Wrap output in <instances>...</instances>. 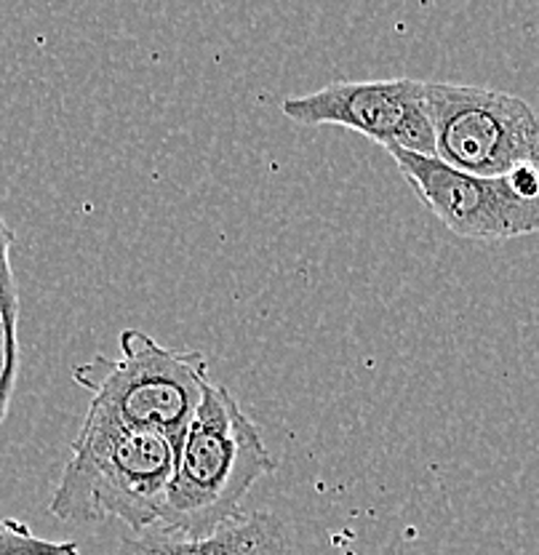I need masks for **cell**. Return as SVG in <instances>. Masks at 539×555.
<instances>
[{"mask_svg":"<svg viewBox=\"0 0 539 555\" xmlns=\"http://www.w3.org/2000/svg\"><path fill=\"white\" fill-rule=\"evenodd\" d=\"M292 531L270 511L238 516L206 537H177L150 529L124 537L113 555H292Z\"/></svg>","mask_w":539,"mask_h":555,"instance_id":"obj_7","label":"cell"},{"mask_svg":"<svg viewBox=\"0 0 539 555\" xmlns=\"http://www.w3.org/2000/svg\"><path fill=\"white\" fill-rule=\"evenodd\" d=\"M0 555H84L78 542L38 537L25 520L0 518Z\"/></svg>","mask_w":539,"mask_h":555,"instance_id":"obj_9","label":"cell"},{"mask_svg":"<svg viewBox=\"0 0 539 555\" xmlns=\"http://www.w3.org/2000/svg\"><path fill=\"white\" fill-rule=\"evenodd\" d=\"M436 158L475 177L539 166V115L529 102L486 86L425 83Z\"/></svg>","mask_w":539,"mask_h":555,"instance_id":"obj_4","label":"cell"},{"mask_svg":"<svg viewBox=\"0 0 539 555\" xmlns=\"http://www.w3.org/2000/svg\"><path fill=\"white\" fill-rule=\"evenodd\" d=\"M416 198L467 241H510L539 233V198H524L505 177H475L431 155L387 150Z\"/></svg>","mask_w":539,"mask_h":555,"instance_id":"obj_6","label":"cell"},{"mask_svg":"<svg viewBox=\"0 0 539 555\" xmlns=\"http://www.w3.org/2000/svg\"><path fill=\"white\" fill-rule=\"evenodd\" d=\"M283 115L299 126H339L369 137L385 150H409L436 158L425 83L411 78L334 83L303 96H288Z\"/></svg>","mask_w":539,"mask_h":555,"instance_id":"obj_5","label":"cell"},{"mask_svg":"<svg viewBox=\"0 0 539 555\" xmlns=\"http://www.w3.org/2000/svg\"><path fill=\"white\" fill-rule=\"evenodd\" d=\"M120 356H97L73 369V379L91 392V412L182 447L208 385V361L201 350H177L147 332L124 328Z\"/></svg>","mask_w":539,"mask_h":555,"instance_id":"obj_3","label":"cell"},{"mask_svg":"<svg viewBox=\"0 0 539 555\" xmlns=\"http://www.w3.org/2000/svg\"><path fill=\"white\" fill-rule=\"evenodd\" d=\"M11 246H14V230L0 214V318L9 334V356L20 366V288L11 268Z\"/></svg>","mask_w":539,"mask_h":555,"instance_id":"obj_8","label":"cell"},{"mask_svg":"<svg viewBox=\"0 0 539 555\" xmlns=\"http://www.w3.org/2000/svg\"><path fill=\"white\" fill-rule=\"evenodd\" d=\"M174 462L177 451L166 438L89 409L49 513L69 524L118 518L131 534H144L158 526L164 513Z\"/></svg>","mask_w":539,"mask_h":555,"instance_id":"obj_2","label":"cell"},{"mask_svg":"<svg viewBox=\"0 0 539 555\" xmlns=\"http://www.w3.org/2000/svg\"><path fill=\"white\" fill-rule=\"evenodd\" d=\"M275 470L268 443L233 392L208 382L188 427L155 529L206 537L241 516L248 491Z\"/></svg>","mask_w":539,"mask_h":555,"instance_id":"obj_1","label":"cell"}]
</instances>
